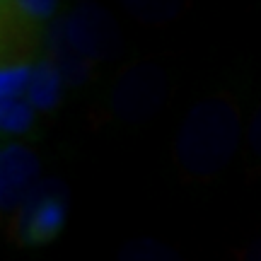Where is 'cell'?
Masks as SVG:
<instances>
[{"label": "cell", "mask_w": 261, "mask_h": 261, "mask_svg": "<svg viewBox=\"0 0 261 261\" xmlns=\"http://www.w3.org/2000/svg\"><path fill=\"white\" fill-rule=\"evenodd\" d=\"M165 92V73L158 65H136L114 87L112 109L123 121H140L158 109Z\"/></svg>", "instance_id": "277c9868"}, {"label": "cell", "mask_w": 261, "mask_h": 261, "mask_svg": "<svg viewBox=\"0 0 261 261\" xmlns=\"http://www.w3.org/2000/svg\"><path fill=\"white\" fill-rule=\"evenodd\" d=\"M34 116H37V109L29 104V99L3 107V109H0V126H3V136L27 133V130L34 126Z\"/></svg>", "instance_id": "9c48e42d"}, {"label": "cell", "mask_w": 261, "mask_h": 261, "mask_svg": "<svg viewBox=\"0 0 261 261\" xmlns=\"http://www.w3.org/2000/svg\"><path fill=\"white\" fill-rule=\"evenodd\" d=\"M65 218H68V203L63 187L58 181H44L19 205L15 218V237L24 247L51 244L63 232Z\"/></svg>", "instance_id": "7a4b0ae2"}, {"label": "cell", "mask_w": 261, "mask_h": 261, "mask_svg": "<svg viewBox=\"0 0 261 261\" xmlns=\"http://www.w3.org/2000/svg\"><path fill=\"white\" fill-rule=\"evenodd\" d=\"M39 160L22 143H5L0 150V201L3 211L19 208L39 187Z\"/></svg>", "instance_id": "5b68a950"}, {"label": "cell", "mask_w": 261, "mask_h": 261, "mask_svg": "<svg viewBox=\"0 0 261 261\" xmlns=\"http://www.w3.org/2000/svg\"><path fill=\"white\" fill-rule=\"evenodd\" d=\"M68 39L90 61H112L121 54V32L109 12L94 5H80L65 17Z\"/></svg>", "instance_id": "3957f363"}, {"label": "cell", "mask_w": 261, "mask_h": 261, "mask_svg": "<svg viewBox=\"0 0 261 261\" xmlns=\"http://www.w3.org/2000/svg\"><path fill=\"white\" fill-rule=\"evenodd\" d=\"M46 46H48V58L56 63L58 73L63 77L65 85H73L80 87L83 83L90 80V58H85L77 48L70 44L68 39V29H65V19L63 22H54L46 29Z\"/></svg>", "instance_id": "8992f818"}, {"label": "cell", "mask_w": 261, "mask_h": 261, "mask_svg": "<svg viewBox=\"0 0 261 261\" xmlns=\"http://www.w3.org/2000/svg\"><path fill=\"white\" fill-rule=\"evenodd\" d=\"M244 261H261V244H256L254 249H249L247 256H244Z\"/></svg>", "instance_id": "8fae6325"}, {"label": "cell", "mask_w": 261, "mask_h": 261, "mask_svg": "<svg viewBox=\"0 0 261 261\" xmlns=\"http://www.w3.org/2000/svg\"><path fill=\"white\" fill-rule=\"evenodd\" d=\"M242 138V107L232 92H215L189 109L177 136V162L184 174L211 179L220 174Z\"/></svg>", "instance_id": "6da1fadb"}, {"label": "cell", "mask_w": 261, "mask_h": 261, "mask_svg": "<svg viewBox=\"0 0 261 261\" xmlns=\"http://www.w3.org/2000/svg\"><path fill=\"white\" fill-rule=\"evenodd\" d=\"M247 143H249V150H252V155L256 158V162H261V104H259V109L254 112L252 121H249Z\"/></svg>", "instance_id": "30bf717a"}, {"label": "cell", "mask_w": 261, "mask_h": 261, "mask_svg": "<svg viewBox=\"0 0 261 261\" xmlns=\"http://www.w3.org/2000/svg\"><path fill=\"white\" fill-rule=\"evenodd\" d=\"M119 261H184L169 244L155 240H130L121 247Z\"/></svg>", "instance_id": "ba28073f"}, {"label": "cell", "mask_w": 261, "mask_h": 261, "mask_svg": "<svg viewBox=\"0 0 261 261\" xmlns=\"http://www.w3.org/2000/svg\"><path fill=\"white\" fill-rule=\"evenodd\" d=\"M61 85H63V77L58 73L56 63L48 56H41L37 61V65H34L32 80H29V92H27L29 104L37 112L56 109L58 99H61Z\"/></svg>", "instance_id": "52a82bcc"}]
</instances>
